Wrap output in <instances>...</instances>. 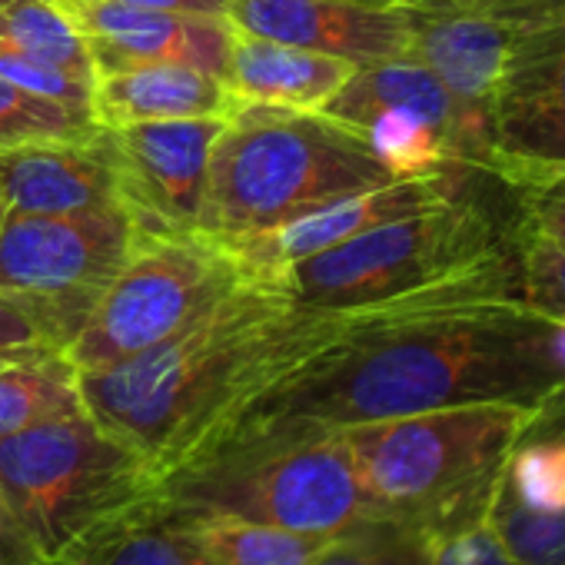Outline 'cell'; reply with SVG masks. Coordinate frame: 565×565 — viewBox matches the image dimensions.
<instances>
[{
  "instance_id": "cell-14",
  "label": "cell",
  "mask_w": 565,
  "mask_h": 565,
  "mask_svg": "<svg viewBox=\"0 0 565 565\" xmlns=\"http://www.w3.org/2000/svg\"><path fill=\"white\" fill-rule=\"evenodd\" d=\"M233 28L249 38L347 57L356 67L409 57L403 11L353 0H230Z\"/></svg>"
},
{
  "instance_id": "cell-34",
  "label": "cell",
  "mask_w": 565,
  "mask_h": 565,
  "mask_svg": "<svg viewBox=\"0 0 565 565\" xmlns=\"http://www.w3.org/2000/svg\"><path fill=\"white\" fill-rule=\"evenodd\" d=\"M353 4H366V8H390V11H406V8L439 4V0H353Z\"/></svg>"
},
{
  "instance_id": "cell-21",
  "label": "cell",
  "mask_w": 565,
  "mask_h": 565,
  "mask_svg": "<svg viewBox=\"0 0 565 565\" xmlns=\"http://www.w3.org/2000/svg\"><path fill=\"white\" fill-rule=\"evenodd\" d=\"M57 565H196L173 519L150 499L147 505L104 525Z\"/></svg>"
},
{
  "instance_id": "cell-35",
  "label": "cell",
  "mask_w": 565,
  "mask_h": 565,
  "mask_svg": "<svg viewBox=\"0 0 565 565\" xmlns=\"http://www.w3.org/2000/svg\"><path fill=\"white\" fill-rule=\"evenodd\" d=\"M452 4H472V8H505V4H535V0H452Z\"/></svg>"
},
{
  "instance_id": "cell-31",
  "label": "cell",
  "mask_w": 565,
  "mask_h": 565,
  "mask_svg": "<svg viewBox=\"0 0 565 565\" xmlns=\"http://www.w3.org/2000/svg\"><path fill=\"white\" fill-rule=\"evenodd\" d=\"M0 565H51L24 529V522L18 519V512L11 509V502L4 499V492H0Z\"/></svg>"
},
{
  "instance_id": "cell-33",
  "label": "cell",
  "mask_w": 565,
  "mask_h": 565,
  "mask_svg": "<svg viewBox=\"0 0 565 565\" xmlns=\"http://www.w3.org/2000/svg\"><path fill=\"white\" fill-rule=\"evenodd\" d=\"M114 4L180 11V14H206V18H226L230 14V0H114Z\"/></svg>"
},
{
  "instance_id": "cell-15",
  "label": "cell",
  "mask_w": 565,
  "mask_h": 565,
  "mask_svg": "<svg viewBox=\"0 0 565 565\" xmlns=\"http://www.w3.org/2000/svg\"><path fill=\"white\" fill-rule=\"evenodd\" d=\"M403 18L409 28V61L433 71L462 104L489 114L522 21V4L472 8L439 0L406 8Z\"/></svg>"
},
{
  "instance_id": "cell-26",
  "label": "cell",
  "mask_w": 565,
  "mask_h": 565,
  "mask_svg": "<svg viewBox=\"0 0 565 565\" xmlns=\"http://www.w3.org/2000/svg\"><path fill=\"white\" fill-rule=\"evenodd\" d=\"M489 525L515 565H565V509H529L502 486L489 509Z\"/></svg>"
},
{
  "instance_id": "cell-18",
  "label": "cell",
  "mask_w": 565,
  "mask_h": 565,
  "mask_svg": "<svg viewBox=\"0 0 565 565\" xmlns=\"http://www.w3.org/2000/svg\"><path fill=\"white\" fill-rule=\"evenodd\" d=\"M236 107V97L226 90L220 77L173 64H143L97 74L90 97V114L100 127L230 117Z\"/></svg>"
},
{
  "instance_id": "cell-29",
  "label": "cell",
  "mask_w": 565,
  "mask_h": 565,
  "mask_svg": "<svg viewBox=\"0 0 565 565\" xmlns=\"http://www.w3.org/2000/svg\"><path fill=\"white\" fill-rule=\"evenodd\" d=\"M429 565H515L505 545L499 542L495 529L486 519L466 522L439 539H433Z\"/></svg>"
},
{
  "instance_id": "cell-32",
  "label": "cell",
  "mask_w": 565,
  "mask_h": 565,
  "mask_svg": "<svg viewBox=\"0 0 565 565\" xmlns=\"http://www.w3.org/2000/svg\"><path fill=\"white\" fill-rule=\"evenodd\" d=\"M34 350H51L41 333L34 330V323L28 320V313L0 297V356H11V353H34ZM57 353V350H51Z\"/></svg>"
},
{
  "instance_id": "cell-38",
  "label": "cell",
  "mask_w": 565,
  "mask_h": 565,
  "mask_svg": "<svg viewBox=\"0 0 565 565\" xmlns=\"http://www.w3.org/2000/svg\"><path fill=\"white\" fill-rule=\"evenodd\" d=\"M4 4H11V0H0V8H4Z\"/></svg>"
},
{
  "instance_id": "cell-30",
  "label": "cell",
  "mask_w": 565,
  "mask_h": 565,
  "mask_svg": "<svg viewBox=\"0 0 565 565\" xmlns=\"http://www.w3.org/2000/svg\"><path fill=\"white\" fill-rule=\"evenodd\" d=\"M515 193H519L515 223L565 243V167L548 170V173L515 186Z\"/></svg>"
},
{
  "instance_id": "cell-36",
  "label": "cell",
  "mask_w": 565,
  "mask_h": 565,
  "mask_svg": "<svg viewBox=\"0 0 565 565\" xmlns=\"http://www.w3.org/2000/svg\"><path fill=\"white\" fill-rule=\"evenodd\" d=\"M57 4H61L64 11H71V8H77V4H87V0H57Z\"/></svg>"
},
{
  "instance_id": "cell-4",
  "label": "cell",
  "mask_w": 565,
  "mask_h": 565,
  "mask_svg": "<svg viewBox=\"0 0 565 565\" xmlns=\"http://www.w3.org/2000/svg\"><path fill=\"white\" fill-rule=\"evenodd\" d=\"M393 180L366 137L323 110L239 104L210 153L200 233L239 243Z\"/></svg>"
},
{
  "instance_id": "cell-7",
  "label": "cell",
  "mask_w": 565,
  "mask_h": 565,
  "mask_svg": "<svg viewBox=\"0 0 565 565\" xmlns=\"http://www.w3.org/2000/svg\"><path fill=\"white\" fill-rule=\"evenodd\" d=\"M509 246L512 223L505 226L479 196L462 190L439 206L373 226L263 282L297 303L353 313L429 290Z\"/></svg>"
},
{
  "instance_id": "cell-6",
  "label": "cell",
  "mask_w": 565,
  "mask_h": 565,
  "mask_svg": "<svg viewBox=\"0 0 565 565\" xmlns=\"http://www.w3.org/2000/svg\"><path fill=\"white\" fill-rule=\"evenodd\" d=\"M153 466L87 409L0 439V492L57 565L157 495Z\"/></svg>"
},
{
  "instance_id": "cell-23",
  "label": "cell",
  "mask_w": 565,
  "mask_h": 565,
  "mask_svg": "<svg viewBox=\"0 0 565 565\" xmlns=\"http://www.w3.org/2000/svg\"><path fill=\"white\" fill-rule=\"evenodd\" d=\"M373 153L390 167L396 180L403 177H423V173H439V170H459L446 140L413 110L403 107H376L350 120Z\"/></svg>"
},
{
  "instance_id": "cell-16",
  "label": "cell",
  "mask_w": 565,
  "mask_h": 565,
  "mask_svg": "<svg viewBox=\"0 0 565 565\" xmlns=\"http://www.w3.org/2000/svg\"><path fill=\"white\" fill-rule=\"evenodd\" d=\"M8 213L77 216L124 210L114 157L97 130L87 140H44L0 150Z\"/></svg>"
},
{
  "instance_id": "cell-1",
  "label": "cell",
  "mask_w": 565,
  "mask_h": 565,
  "mask_svg": "<svg viewBox=\"0 0 565 565\" xmlns=\"http://www.w3.org/2000/svg\"><path fill=\"white\" fill-rule=\"evenodd\" d=\"M562 386L552 317L519 297L509 246L429 290L353 310L330 347L230 426L347 429L469 403L542 406Z\"/></svg>"
},
{
  "instance_id": "cell-37",
  "label": "cell",
  "mask_w": 565,
  "mask_h": 565,
  "mask_svg": "<svg viewBox=\"0 0 565 565\" xmlns=\"http://www.w3.org/2000/svg\"><path fill=\"white\" fill-rule=\"evenodd\" d=\"M4 216H8V203H4V193H0V226H4Z\"/></svg>"
},
{
  "instance_id": "cell-20",
  "label": "cell",
  "mask_w": 565,
  "mask_h": 565,
  "mask_svg": "<svg viewBox=\"0 0 565 565\" xmlns=\"http://www.w3.org/2000/svg\"><path fill=\"white\" fill-rule=\"evenodd\" d=\"M74 413H84V396L64 353L0 356V439Z\"/></svg>"
},
{
  "instance_id": "cell-2",
  "label": "cell",
  "mask_w": 565,
  "mask_h": 565,
  "mask_svg": "<svg viewBox=\"0 0 565 565\" xmlns=\"http://www.w3.org/2000/svg\"><path fill=\"white\" fill-rule=\"evenodd\" d=\"M347 323L350 313L317 310L246 279L163 343L81 373L84 409L160 479L330 347Z\"/></svg>"
},
{
  "instance_id": "cell-25",
  "label": "cell",
  "mask_w": 565,
  "mask_h": 565,
  "mask_svg": "<svg viewBox=\"0 0 565 565\" xmlns=\"http://www.w3.org/2000/svg\"><path fill=\"white\" fill-rule=\"evenodd\" d=\"M429 548L426 532L370 515L330 535L310 565H429Z\"/></svg>"
},
{
  "instance_id": "cell-19",
  "label": "cell",
  "mask_w": 565,
  "mask_h": 565,
  "mask_svg": "<svg viewBox=\"0 0 565 565\" xmlns=\"http://www.w3.org/2000/svg\"><path fill=\"white\" fill-rule=\"evenodd\" d=\"M163 512L173 519L196 565H310V558L327 542L323 535L263 525V522H243L230 515L173 512V509Z\"/></svg>"
},
{
  "instance_id": "cell-10",
  "label": "cell",
  "mask_w": 565,
  "mask_h": 565,
  "mask_svg": "<svg viewBox=\"0 0 565 565\" xmlns=\"http://www.w3.org/2000/svg\"><path fill=\"white\" fill-rule=\"evenodd\" d=\"M489 124L505 186L565 167V0L522 4Z\"/></svg>"
},
{
  "instance_id": "cell-12",
  "label": "cell",
  "mask_w": 565,
  "mask_h": 565,
  "mask_svg": "<svg viewBox=\"0 0 565 565\" xmlns=\"http://www.w3.org/2000/svg\"><path fill=\"white\" fill-rule=\"evenodd\" d=\"M472 170H439L423 177H403L386 186H373L327 206H317L290 223H279L249 239L230 243L253 279H273L300 259H310L337 243H347L373 226L413 216L462 193V177Z\"/></svg>"
},
{
  "instance_id": "cell-24",
  "label": "cell",
  "mask_w": 565,
  "mask_h": 565,
  "mask_svg": "<svg viewBox=\"0 0 565 565\" xmlns=\"http://www.w3.org/2000/svg\"><path fill=\"white\" fill-rule=\"evenodd\" d=\"M100 130L87 107L31 94L0 77V150L44 140H87Z\"/></svg>"
},
{
  "instance_id": "cell-17",
  "label": "cell",
  "mask_w": 565,
  "mask_h": 565,
  "mask_svg": "<svg viewBox=\"0 0 565 565\" xmlns=\"http://www.w3.org/2000/svg\"><path fill=\"white\" fill-rule=\"evenodd\" d=\"M353 74L356 64L347 57L236 34L223 84L236 104L323 110Z\"/></svg>"
},
{
  "instance_id": "cell-3",
  "label": "cell",
  "mask_w": 565,
  "mask_h": 565,
  "mask_svg": "<svg viewBox=\"0 0 565 565\" xmlns=\"http://www.w3.org/2000/svg\"><path fill=\"white\" fill-rule=\"evenodd\" d=\"M539 406L469 403L337 429L353 456L370 515L439 539L486 519L505 486V462Z\"/></svg>"
},
{
  "instance_id": "cell-13",
  "label": "cell",
  "mask_w": 565,
  "mask_h": 565,
  "mask_svg": "<svg viewBox=\"0 0 565 565\" xmlns=\"http://www.w3.org/2000/svg\"><path fill=\"white\" fill-rule=\"evenodd\" d=\"M67 14L84 34L97 74L143 64H173L223 81L239 34L230 18L134 8L114 4V0H87Z\"/></svg>"
},
{
  "instance_id": "cell-11",
  "label": "cell",
  "mask_w": 565,
  "mask_h": 565,
  "mask_svg": "<svg viewBox=\"0 0 565 565\" xmlns=\"http://www.w3.org/2000/svg\"><path fill=\"white\" fill-rule=\"evenodd\" d=\"M230 117L100 127L120 177V203L140 233H200L210 153Z\"/></svg>"
},
{
  "instance_id": "cell-22",
  "label": "cell",
  "mask_w": 565,
  "mask_h": 565,
  "mask_svg": "<svg viewBox=\"0 0 565 565\" xmlns=\"http://www.w3.org/2000/svg\"><path fill=\"white\" fill-rule=\"evenodd\" d=\"M0 54L44 61L97 81L87 41L57 0H11L0 8Z\"/></svg>"
},
{
  "instance_id": "cell-28",
  "label": "cell",
  "mask_w": 565,
  "mask_h": 565,
  "mask_svg": "<svg viewBox=\"0 0 565 565\" xmlns=\"http://www.w3.org/2000/svg\"><path fill=\"white\" fill-rule=\"evenodd\" d=\"M512 253L519 297L545 317H565V243L512 220Z\"/></svg>"
},
{
  "instance_id": "cell-8",
  "label": "cell",
  "mask_w": 565,
  "mask_h": 565,
  "mask_svg": "<svg viewBox=\"0 0 565 565\" xmlns=\"http://www.w3.org/2000/svg\"><path fill=\"white\" fill-rule=\"evenodd\" d=\"M246 279L236 249L210 233H140L64 356L77 376L117 366L180 333Z\"/></svg>"
},
{
  "instance_id": "cell-5",
  "label": "cell",
  "mask_w": 565,
  "mask_h": 565,
  "mask_svg": "<svg viewBox=\"0 0 565 565\" xmlns=\"http://www.w3.org/2000/svg\"><path fill=\"white\" fill-rule=\"evenodd\" d=\"M163 509L230 515L310 535H337L370 505L337 429L303 423H236L160 476Z\"/></svg>"
},
{
  "instance_id": "cell-9",
  "label": "cell",
  "mask_w": 565,
  "mask_h": 565,
  "mask_svg": "<svg viewBox=\"0 0 565 565\" xmlns=\"http://www.w3.org/2000/svg\"><path fill=\"white\" fill-rule=\"evenodd\" d=\"M137 236L124 210L8 213L0 226V297L28 313L51 350L67 353Z\"/></svg>"
},
{
  "instance_id": "cell-27",
  "label": "cell",
  "mask_w": 565,
  "mask_h": 565,
  "mask_svg": "<svg viewBox=\"0 0 565 565\" xmlns=\"http://www.w3.org/2000/svg\"><path fill=\"white\" fill-rule=\"evenodd\" d=\"M505 492L529 509H565V436H525L505 462Z\"/></svg>"
}]
</instances>
